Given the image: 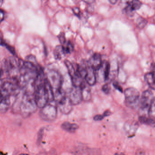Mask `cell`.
Segmentation results:
<instances>
[{"mask_svg": "<svg viewBox=\"0 0 155 155\" xmlns=\"http://www.w3.org/2000/svg\"><path fill=\"white\" fill-rule=\"evenodd\" d=\"M4 0H0V7L2 5Z\"/></svg>", "mask_w": 155, "mask_h": 155, "instance_id": "cell-36", "label": "cell"}, {"mask_svg": "<svg viewBox=\"0 0 155 155\" xmlns=\"http://www.w3.org/2000/svg\"><path fill=\"white\" fill-rule=\"evenodd\" d=\"M3 74V70H2V69H0V80L2 79L1 78Z\"/></svg>", "mask_w": 155, "mask_h": 155, "instance_id": "cell-34", "label": "cell"}, {"mask_svg": "<svg viewBox=\"0 0 155 155\" xmlns=\"http://www.w3.org/2000/svg\"><path fill=\"white\" fill-rule=\"evenodd\" d=\"M72 11L74 14L77 17L80 18L81 15V12L80 9L77 7H74L72 8Z\"/></svg>", "mask_w": 155, "mask_h": 155, "instance_id": "cell-24", "label": "cell"}, {"mask_svg": "<svg viewBox=\"0 0 155 155\" xmlns=\"http://www.w3.org/2000/svg\"><path fill=\"white\" fill-rule=\"evenodd\" d=\"M113 86L115 88H116L118 91H120L121 92H123V88L117 82H114L113 83Z\"/></svg>", "mask_w": 155, "mask_h": 155, "instance_id": "cell-28", "label": "cell"}, {"mask_svg": "<svg viewBox=\"0 0 155 155\" xmlns=\"http://www.w3.org/2000/svg\"><path fill=\"white\" fill-rule=\"evenodd\" d=\"M139 120L142 124H145L152 127H154L155 126L154 119L149 117H148L147 116H140Z\"/></svg>", "mask_w": 155, "mask_h": 155, "instance_id": "cell-16", "label": "cell"}, {"mask_svg": "<svg viewBox=\"0 0 155 155\" xmlns=\"http://www.w3.org/2000/svg\"><path fill=\"white\" fill-rule=\"evenodd\" d=\"M155 98L153 99L152 101V103H151V105H150V107H149V109H148V114L149 115V117H151V118H153L154 119L155 118Z\"/></svg>", "mask_w": 155, "mask_h": 155, "instance_id": "cell-19", "label": "cell"}, {"mask_svg": "<svg viewBox=\"0 0 155 155\" xmlns=\"http://www.w3.org/2000/svg\"><path fill=\"white\" fill-rule=\"evenodd\" d=\"M121 2L125 5L123 13L129 16H133L136 11L139 10L142 5V2L139 0H121Z\"/></svg>", "mask_w": 155, "mask_h": 155, "instance_id": "cell-5", "label": "cell"}, {"mask_svg": "<svg viewBox=\"0 0 155 155\" xmlns=\"http://www.w3.org/2000/svg\"><path fill=\"white\" fill-rule=\"evenodd\" d=\"M108 1H109L110 3L113 5H114L116 3L118 0H108Z\"/></svg>", "mask_w": 155, "mask_h": 155, "instance_id": "cell-33", "label": "cell"}, {"mask_svg": "<svg viewBox=\"0 0 155 155\" xmlns=\"http://www.w3.org/2000/svg\"><path fill=\"white\" fill-rule=\"evenodd\" d=\"M64 63L68 70L69 76L70 78L72 77L76 73V71H75L73 65L72 64V63L68 60H65L64 61Z\"/></svg>", "mask_w": 155, "mask_h": 155, "instance_id": "cell-18", "label": "cell"}, {"mask_svg": "<svg viewBox=\"0 0 155 155\" xmlns=\"http://www.w3.org/2000/svg\"><path fill=\"white\" fill-rule=\"evenodd\" d=\"M111 114V112L109 111V110H106V111L104 112L103 115L104 117H105L108 116L110 115Z\"/></svg>", "mask_w": 155, "mask_h": 155, "instance_id": "cell-31", "label": "cell"}, {"mask_svg": "<svg viewBox=\"0 0 155 155\" xmlns=\"http://www.w3.org/2000/svg\"><path fill=\"white\" fill-rule=\"evenodd\" d=\"M153 1H154V0H153Z\"/></svg>", "mask_w": 155, "mask_h": 155, "instance_id": "cell-40", "label": "cell"}, {"mask_svg": "<svg viewBox=\"0 0 155 155\" xmlns=\"http://www.w3.org/2000/svg\"><path fill=\"white\" fill-rule=\"evenodd\" d=\"M57 104L60 111L64 114H69L72 110L73 105L67 96Z\"/></svg>", "mask_w": 155, "mask_h": 155, "instance_id": "cell-8", "label": "cell"}, {"mask_svg": "<svg viewBox=\"0 0 155 155\" xmlns=\"http://www.w3.org/2000/svg\"><path fill=\"white\" fill-rule=\"evenodd\" d=\"M83 1L86 3L92 4L95 1V0H83Z\"/></svg>", "mask_w": 155, "mask_h": 155, "instance_id": "cell-32", "label": "cell"}, {"mask_svg": "<svg viewBox=\"0 0 155 155\" xmlns=\"http://www.w3.org/2000/svg\"><path fill=\"white\" fill-rule=\"evenodd\" d=\"M5 43L3 39V36L2 32L0 31V45H4Z\"/></svg>", "mask_w": 155, "mask_h": 155, "instance_id": "cell-29", "label": "cell"}, {"mask_svg": "<svg viewBox=\"0 0 155 155\" xmlns=\"http://www.w3.org/2000/svg\"><path fill=\"white\" fill-rule=\"evenodd\" d=\"M64 48L65 54H71L74 50L73 45L70 41H68L67 42L66 46V47H64Z\"/></svg>", "mask_w": 155, "mask_h": 155, "instance_id": "cell-21", "label": "cell"}, {"mask_svg": "<svg viewBox=\"0 0 155 155\" xmlns=\"http://www.w3.org/2000/svg\"><path fill=\"white\" fill-rule=\"evenodd\" d=\"M110 72V64L108 62L106 63L105 65V80L109 78Z\"/></svg>", "mask_w": 155, "mask_h": 155, "instance_id": "cell-22", "label": "cell"}, {"mask_svg": "<svg viewBox=\"0 0 155 155\" xmlns=\"http://www.w3.org/2000/svg\"><path fill=\"white\" fill-rule=\"evenodd\" d=\"M43 135V130L42 129L40 130V132H39V134H38V142H40L42 138Z\"/></svg>", "mask_w": 155, "mask_h": 155, "instance_id": "cell-30", "label": "cell"}, {"mask_svg": "<svg viewBox=\"0 0 155 155\" xmlns=\"http://www.w3.org/2000/svg\"><path fill=\"white\" fill-rule=\"evenodd\" d=\"M68 97L73 105L79 104L83 100L82 87L73 86L69 91Z\"/></svg>", "mask_w": 155, "mask_h": 155, "instance_id": "cell-7", "label": "cell"}, {"mask_svg": "<svg viewBox=\"0 0 155 155\" xmlns=\"http://www.w3.org/2000/svg\"><path fill=\"white\" fill-rule=\"evenodd\" d=\"M33 93L25 91L23 94L19 106V113L25 118L29 117L37 110Z\"/></svg>", "mask_w": 155, "mask_h": 155, "instance_id": "cell-1", "label": "cell"}, {"mask_svg": "<svg viewBox=\"0 0 155 155\" xmlns=\"http://www.w3.org/2000/svg\"><path fill=\"white\" fill-rule=\"evenodd\" d=\"M82 88L83 100L85 101H89L91 98V92L90 88L85 85Z\"/></svg>", "mask_w": 155, "mask_h": 155, "instance_id": "cell-17", "label": "cell"}, {"mask_svg": "<svg viewBox=\"0 0 155 155\" xmlns=\"http://www.w3.org/2000/svg\"><path fill=\"white\" fill-rule=\"evenodd\" d=\"M153 96V92L150 90H146L142 94L140 98V109L143 113L146 111L148 113L149 107L154 98Z\"/></svg>", "mask_w": 155, "mask_h": 155, "instance_id": "cell-6", "label": "cell"}, {"mask_svg": "<svg viewBox=\"0 0 155 155\" xmlns=\"http://www.w3.org/2000/svg\"><path fill=\"white\" fill-rule=\"evenodd\" d=\"M5 15V14L3 10L0 9V24L4 20Z\"/></svg>", "mask_w": 155, "mask_h": 155, "instance_id": "cell-27", "label": "cell"}, {"mask_svg": "<svg viewBox=\"0 0 155 155\" xmlns=\"http://www.w3.org/2000/svg\"><path fill=\"white\" fill-rule=\"evenodd\" d=\"M12 96L5 97L0 102V113H6L11 106V98Z\"/></svg>", "mask_w": 155, "mask_h": 155, "instance_id": "cell-12", "label": "cell"}, {"mask_svg": "<svg viewBox=\"0 0 155 155\" xmlns=\"http://www.w3.org/2000/svg\"><path fill=\"white\" fill-rule=\"evenodd\" d=\"M3 98V97L2 95V93L0 92V102L2 101V99Z\"/></svg>", "mask_w": 155, "mask_h": 155, "instance_id": "cell-35", "label": "cell"}, {"mask_svg": "<svg viewBox=\"0 0 155 155\" xmlns=\"http://www.w3.org/2000/svg\"><path fill=\"white\" fill-rule=\"evenodd\" d=\"M102 90L103 91L104 93H106V94H107L109 93V86H108L107 84H105L103 86V87H102Z\"/></svg>", "mask_w": 155, "mask_h": 155, "instance_id": "cell-26", "label": "cell"}, {"mask_svg": "<svg viewBox=\"0 0 155 155\" xmlns=\"http://www.w3.org/2000/svg\"><path fill=\"white\" fill-rule=\"evenodd\" d=\"M145 79L148 85L153 90L155 89L154 72L148 73L145 75Z\"/></svg>", "mask_w": 155, "mask_h": 155, "instance_id": "cell-15", "label": "cell"}, {"mask_svg": "<svg viewBox=\"0 0 155 155\" xmlns=\"http://www.w3.org/2000/svg\"><path fill=\"white\" fill-rule=\"evenodd\" d=\"M104 117L103 115H96L93 117L94 120L96 121H101L103 119Z\"/></svg>", "mask_w": 155, "mask_h": 155, "instance_id": "cell-25", "label": "cell"}, {"mask_svg": "<svg viewBox=\"0 0 155 155\" xmlns=\"http://www.w3.org/2000/svg\"><path fill=\"white\" fill-rule=\"evenodd\" d=\"M85 78L86 83L89 85L93 86L96 84L97 80L96 74L95 73V71L90 66L87 68V71Z\"/></svg>", "mask_w": 155, "mask_h": 155, "instance_id": "cell-10", "label": "cell"}, {"mask_svg": "<svg viewBox=\"0 0 155 155\" xmlns=\"http://www.w3.org/2000/svg\"><path fill=\"white\" fill-rule=\"evenodd\" d=\"M137 26L140 29L144 28L147 24V21L143 17H139L136 21Z\"/></svg>", "mask_w": 155, "mask_h": 155, "instance_id": "cell-20", "label": "cell"}, {"mask_svg": "<svg viewBox=\"0 0 155 155\" xmlns=\"http://www.w3.org/2000/svg\"><path fill=\"white\" fill-rule=\"evenodd\" d=\"M102 59L100 54L95 53L90 60V67L94 71H97L102 65Z\"/></svg>", "mask_w": 155, "mask_h": 155, "instance_id": "cell-9", "label": "cell"}, {"mask_svg": "<svg viewBox=\"0 0 155 155\" xmlns=\"http://www.w3.org/2000/svg\"><path fill=\"white\" fill-rule=\"evenodd\" d=\"M54 56L56 60H60L62 59L65 55L64 46L62 45L56 46L54 50Z\"/></svg>", "mask_w": 155, "mask_h": 155, "instance_id": "cell-14", "label": "cell"}, {"mask_svg": "<svg viewBox=\"0 0 155 155\" xmlns=\"http://www.w3.org/2000/svg\"><path fill=\"white\" fill-rule=\"evenodd\" d=\"M65 131L70 133H74L78 129L79 126L76 124H72L68 122H64L61 126Z\"/></svg>", "mask_w": 155, "mask_h": 155, "instance_id": "cell-13", "label": "cell"}, {"mask_svg": "<svg viewBox=\"0 0 155 155\" xmlns=\"http://www.w3.org/2000/svg\"><path fill=\"white\" fill-rule=\"evenodd\" d=\"M138 128V124L134 121H128L126 122L124 127L126 133L129 135H133L135 134Z\"/></svg>", "mask_w": 155, "mask_h": 155, "instance_id": "cell-11", "label": "cell"}, {"mask_svg": "<svg viewBox=\"0 0 155 155\" xmlns=\"http://www.w3.org/2000/svg\"><path fill=\"white\" fill-rule=\"evenodd\" d=\"M0 155H6V154H5L4 153H3V152L0 151Z\"/></svg>", "mask_w": 155, "mask_h": 155, "instance_id": "cell-37", "label": "cell"}, {"mask_svg": "<svg viewBox=\"0 0 155 155\" xmlns=\"http://www.w3.org/2000/svg\"><path fill=\"white\" fill-rule=\"evenodd\" d=\"M126 104L130 107H136L139 104L140 93L136 88L129 87L124 92Z\"/></svg>", "mask_w": 155, "mask_h": 155, "instance_id": "cell-4", "label": "cell"}, {"mask_svg": "<svg viewBox=\"0 0 155 155\" xmlns=\"http://www.w3.org/2000/svg\"><path fill=\"white\" fill-rule=\"evenodd\" d=\"M19 155H29V154H21Z\"/></svg>", "mask_w": 155, "mask_h": 155, "instance_id": "cell-38", "label": "cell"}, {"mask_svg": "<svg viewBox=\"0 0 155 155\" xmlns=\"http://www.w3.org/2000/svg\"><path fill=\"white\" fill-rule=\"evenodd\" d=\"M45 78L53 91L62 88L63 79L62 76L57 71L54 70L48 71L46 73Z\"/></svg>", "mask_w": 155, "mask_h": 155, "instance_id": "cell-2", "label": "cell"}, {"mask_svg": "<svg viewBox=\"0 0 155 155\" xmlns=\"http://www.w3.org/2000/svg\"><path fill=\"white\" fill-rule=\"evenodd\" d=\"M115 155H123V154H116Z\"/></svg>", "mask_w": 155, "mask_h": 155, "instance_id": "cell-39", "label": "cell"}, {"mask_svg": "<svg viewBox=\"0 0 155 155\" xmlns=\"http://www.w3.org/2000/svg\"><path fill=\"white\" fill-rule=\"evenodd\" d=\"M58 39L60 41V43L62 45H64L66 43V40L65 35L64 33L61 32L58 36Z\"/></svg>", "mask_w": 155, "mask_h": 155, "instance_id": "cell-23", "label": "cell"}, {"mask_svg": "<svg viewBox=\"0 0 155 155\" xmlns=\"http://www.w3.org/2000/svg\"><path fill=\"white\" fill-rule=\"evenodd\" d=\"M41 108L39 115L42 120L46 122H52L56 119L57 109L55 106L48 103Z\"/></svg>", "mask_w": 155, "mask_h": 155, "instance_id": "cell-3", "label": "cell"}]
</instances>
